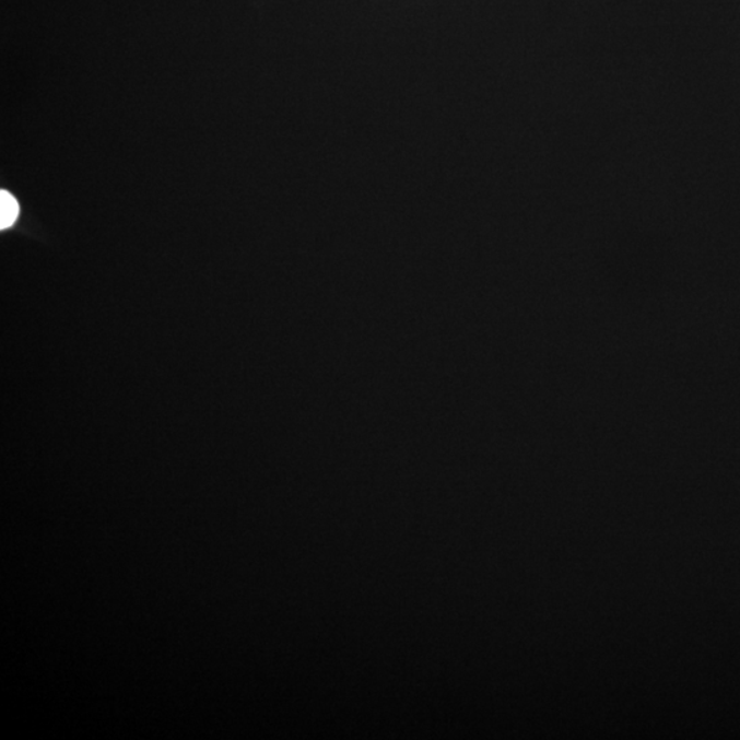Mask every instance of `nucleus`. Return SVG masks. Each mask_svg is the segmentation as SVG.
<instances>
[{
	"instance_id": "obj_1",
	"label": "nucleus",
	"mask_w": 740,
	"mask_h": 740,
	"mask_svg": "<svg viewBox=\"0 0 740 740\" xmlns=\"http://www.w3.org/2000/svg\"><path fill=\"white\" fill-rule=\"evenodd\" d=\"M20 207L17 199L8 191L0 192V230H9L17 221Z\"/></svg>"
}]
</instances>
